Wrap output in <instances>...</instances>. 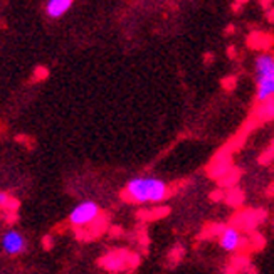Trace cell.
<instances>
[{
  "mask_svg": "<svg viewBox=\"0 0 274 274\" xmlns=\"http://www.w3.org/2000/svg\"><path fill=\"white\" fill-rule=\"evenodd\" d=\"M226 202L232 207H239L244 202V193L241 190H232L226 195Z\"/></svg>",
  "mask_w": 274,
  "mask_h": 274,
  "instance_id": "8fae6325",
  "label": "cell"
},
{
  "mask_svg": "<svg viewBox=\"0 0 274 274\" xmlns=\"http://www.w3.org/2000/svg\"><path fill=\"white\" fill-rule=\"evenodd\" d=\"M236 84H237V79L234 76H229L226 79H222V88L227 89V91H232V89L236 88Z\"/></svg>",
  "mask_w": 274,
  "mask_h": 274,
  "instance_id": "4fadbf2b",
  "label": "cell"
},
{
  "mask_svg": "<svg viewBox=\"0 0 274 274\" xmlns=\"http://www.w3.org/2000/svg\"><path fill=\"white\" fill-rule=\"evenodd\" d=\"M9 202H11V198H9V193L0 192V207H6Z\"/></svg>",
  "mask_w": 274,
  "mask_h": 274,
  "instance_id": "2e32d148",
  "label": "cell"
},
{
  "mask_svg": "<svg viewBox=\"0 0 274 274\" xmlns=\"http://www.w3.org/2000/svg\"><path fill=\"white\" fill-rule=\"evenodd\" d=\"M232 32H234V26L231 24V26H229V27L226 29V34H232Z\"/></svg>",
  "mask_w": 274,
  "mask_h": 274,
  "instance_id": "603a6c76",
  "label": "cell"
},
{
  "mask_svg": "<svg viewBox=\"0 0 274 274\" xmlns=\"http://www.w3.org/2000/svg\"><path fill=\"white\" fill-rule=\"evenodd\" d=\"M251 244H254V247H256V249H262L264 244H266V241H264V237L261 236V234L254 232L252 234V242Z\"/></svg>",
  "mask_w": 274,
  "mask_h": 274,
  "instance_id": "5bb4252c",
  "label": "cell"
},
{
  "mask_svg": "<svg viewBox=\"0 0 274 274\" xmlns=\"http://www.w3.org/2000/svg\"><path fill=\"white\" fill-rule=\"evenodd\" d=\"M257 84V93H256V99L257 103L267 101V99H274V74L261 79H256Z\"/></svg>",
  "mask_w": 274,
  "mask_h": 274,
  "instance_id": "8992f818",
  "label": "cell"
},
{
  "mask_svg": "<svg viewBox=\"0 0 274 274\" xmlns=\"http://www.w3.org/2000/svg\"><path fill=\"white\" fill-rule=\"evenodd\" d=\"M259 4H261V7H262V9H266V11H267V9L271 7L272 0H259Z\"/></svg>",
  "mask_w": 274,
  "mask_h": 274,
  "instance_id": "ac0fdd59",
  "label": "cell"
},
{
  "mask_svg": "<svg viewBox=\"0 0 274 274\" xmlns=\"http://www.w3.org/2000/svg\"><path fill=\"white\" fill-rule=\"evenodd\" d=\"M241 7H242V6H239V4H236V2L232 4V11H234V12H239V11H241Z\"/></svg>",
  "mask_w": 274,
  "mask_h": 274,
  "instance_id": "7402d4cb",
  "label": "cell"
},
{
  "mask_svg": "<svg viewBox=\"0 0 274 274\" xmlns=\"http://www.w3.org/2000/svg\"><path fill=\"white\" fill-rule=\"evenodd\" d=\"M170 195L167 183L155 177H134L126 183L123 197L129 202L150 203L162 202Z\"/></svg>",
  "mask_w": 274,
  "mask_h": 274,
  "instance_id": "6da1fadb",
  "label": "cell"
},
{
  "mask_svg": "<svg viewBox=\"0 0 274 274\" xmlns=\"http://www.w3.org/2000/svg\"><path fill=\"white\" fill-rule=\"evenodd\" d=\"M227 56L231 57V59L236 57V56H237V51H236V47H234V46H229V47H227Z\"/></svg>",
  "mask_w": 274,
  "mask_h": 274,
  "instance_id": "e0dca14e",
  "label": "cell"
},
{
  "mask_svg": "<svg viewBox=\"0 0 274 274\" xmlns=\"http://www.w3.org/2000/svg\"><path fill=\"white\" fill-rule=\"evenodd\" d=\"M254 114H256L259 121H271V119H274V99L259 103Z\"/></svg>",
  "mask_w": 274,
  "mask_h": 274,
  "instance_id": "ba28073f",
  "label": "cell"
},
{
  "mask_svg": "<svg viewBox=\"0 0 274 274\" xmlns=\"http://www.w3.org/2000/svg\"><path fill=\"white\" fill-rule=\"evenodd\" d=\"M269 153H271V157L274 158V142H272V145H271V148H269V150H267Z\"/></svg>",
  "mask_w": 274,
  "mask_h": 274,
  "instance_id": "cb8c5ba5",
  "label": "cell"
},
{
  "mask_svg": "<svg viewBox=\"0 0 274 274\" xmlns=\"http://www.w3.org/2000/svg\"><path fill=\"white\" fill-rule=\"evenodd\" d=\"M209 197H211L212 202H221L222 198H226V195H224V192H222V188H217V190H214Z\"/></svg>",
  "mask_w": 274,
  "mask_h": 274,
  "instance_id": "9a60e30c",
  "label": "cell"
},
{
  "mask_svg": "<svg viewBox=\"0 0 274 274\" xmlns=\"http://www.w3.org/2000/svg\"><path fill=\"white\" fill-rule=\"evenodd\" d=\"M203 61H206V64H212V62H214V54H212V52L206 54V57H203Z\"/></svg>",
  "mask_w": 274,
  "mask_h": 274,
  "instance_id": "d6986e66",
  "label": "cell"
},
{
  "mask_svg": "<svg viewBox=\"0 0 274 274\" xmlns=\"http://www.w3.org/2000/svg\"><path fill=\"white\" fill-rule=\"evenodd\" d=\"M239 177H241V172L239 170H231L227 173L226 177L219 178V185H221V188H227V187H234L239 180Z\"/></svg>",
  "mask_w": 274,
  "mask_h": 274,
  "instance_id": "30bf717a",
  "label": "cell"
},
{
  "mask_svg": "<svg viewBox=\"0 0 274 274\" xmlns=\"http://www.w3.org/2000/svg\"><path fill=\"white\" fill-rule=\"evenodd\" d=\"M241 234H239L237 227H226L222 232L221 239H219V242H221V247L224 251H237L239 246H241Z\"/></svg>",
  "mask_w": 274,
  "mask_h": 274,
  "instance_id": "5b68a950",
  "label": "cell"
},
{
  "mask_svg": "<svg viewBox=\"0 0 274 274\" xmlns=\"http://www.w3.org/2000/svg\"><path fill=\"white\" fill-rule=\"evenodd\" d=\"M249 0H236V4H239V6H244V4H247Z\"/></svg>",
  "mask_w": 274,
  "mask_h": 274,
  "instance_id": "d4e9b609",
  "label": "cell"
},
{
  "mask_svg": "<svg viewBox=\"0 0 274 274\" xmlns=\"http://www.w3.org/2000/svg\"><path fill=\"white\" fill-rule=\"evenodd\" d=\"M232 170V158H231V153L227 152H221L217 155V158L214 160L212 167H211V175L214 178H222L226 177L229 172Z\"/></svg>",
  "mask_w": 274,
  "mask_h": 274,
  "instance_id": "277c9868",
  "label": "cell"
},
{
  "mask_svg": "<svg viewBox=\"0 0 274 274\" xmlns=\"http://www.w3.org/2000/svg\"><path fill=\"white\" fill-rule=\"evenodd\" d=\"M124 254L123 252H116V254H109L108 257L103 259V266L111 269V271H119L124 266Z\"/></svg>",
  "mask_w": 274,
  "mask_h": 274,
  "instance_id": "9c48e42d",
  "label": "cell"
},
{
  "mask_svg": "<svg viewBox=\"0 0 274 274\" xmlns=\"http://www.w3.org/2000/svg\"><path fill=\"white\" fill-rule=\"evenodd\" d=\"M267 21H269V22H274V9H269V12H267Z\"/></svg>",
  "mask_w": 274,
  "mask_h": 274,
  "instance_id": "44dd1931",
  "label": "cell"
},
{
  "mask_svg": "<svg viewBox=\"0 0 274 274\" xmlns=\"http://www.w3.org/2000/svg\"><path fill=\"white\" fill-rule=\"evenodd\" d=\"M99 216V206L96 202L86 200L81 202L79 206H76L73 209V212L69 214V221H71L73 226L83 227L88 226V224L94 222Z\"/></svg>",
  "mask_w": 274,
  "mask_h": 274,
  "instance_id": "7a4b0ae2",
  "label": "cell"
},
{
  "mask_svg": "<svg viewBox=\"0 0 274 274\" xmlns=\"http://www.w3.org/2000/svg\"><path fill=\"white\" fill-rule=\"evenodd\" d=\"M73 2L74 0H47V4H46L47 16L52 19L62 17L64 14L73 7Z\"/></svg>",
  "mask_w": 274,
  "mask_h": 274,
  "instance_id": "52a82bcc",
  "label": "cell"
},
{
  "mask_svg": "<svg viewBox=\"0 0 274 274\" xmlns=\"http://www.w3.org/2000/svg\"><path fill=\"white\" fill-rule=\"evenodd\" d=\"M246 272L247 274H257V269L252 266V264H249V266L246 267Z\"/></svg>",
  "mask_w": 274,
  "mask_h": 274,
  "instance_id": "ffe728a7",
  "label": "cell"
},
{
  "mask_svg": "<svg viewBox=\"0 0 274 274\" xmlns=\"http://www.w3.org/2000/svg\"><path fill=\"white\" fill-rule=\"evenodd\" d=\"M183 254H185V249H183L182 246H175L173 247V251L170 252V261H173V262H180L182 261V257H183Z\"/></svg>",
  "mask_w": 274,
  "mask_h": 274,
  "instance_id": "7c38bea8",
  "label": "cell"
},
{
  "mask_svg": "<svg viewBox=\"0 0 274 274\" xmlns=\"http://www.w3.org/2000/svg\"><path fill=\"white\" fill-rule=\"evenodd\" d=\"M2 249L11 256L21 254L26 249V239L21 232L17 231H7L2 237Z\"/></svg>",
  "mask_w": 274,
  "mask_h": 274,
  "instance_id": "3957f363",
  "label": "cell"
},
{
  "mask_svg": "<svg viewBox=\"0 0 274 274\" xmlns=\"http://www.w3.org/2000/svg\"><path fill=\"white\" fill-rule=\"evenodd\" d=\"M269 192H272V193H274V183H272L271 187H269Z\"/></svg>",
  "mask_w": 274,
  "mask_h": 274,
  "instance_id": "484cf974",
  "label": "cell"
}]
</instances>
